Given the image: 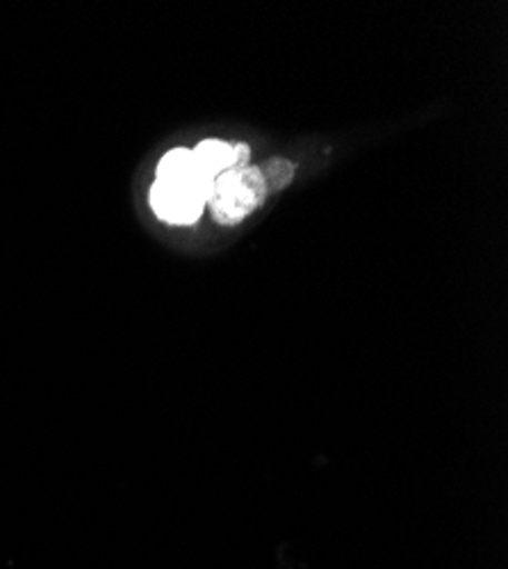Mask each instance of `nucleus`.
Returning a JSON list of instances; mask_svg holds the SVG:
<instances>
[{"instance_id":"obj_1","label":"nucleus","mask_w":508,"mask_h":569,"mask_svg":"<svg viewBox=\"0 0 508 569\" xmlns=\"http://www.w3.org/2000/svg\"><path fill=\"white\" fill-rule=\"evenodd\" d=\"M267 184L260 169H228L215 178L208 208L223 226H236L265 203Z\"/></svg>"},{"instance_id":"obj_4","label":"nucleus","mask_w":508,"mask_h":569,"mask_svg":"<svg viewBox=\"0 0 508 569\" xmlns=\"http://www.w3.org/2000/svg\"><path fill=\"white\" fill-rule=\"evenodd\" d=\"M262 178H265V184H267V192L271 189V192H279V189L288 187L295 178V164L283 160V158H273L269 160L262 169H260Z\"/></svg>"},{"instance_id":"obj_2","label":"nucleus","mask_w":508,"mask_h":569,"mask_svg":"<svg viewBox=\"0 0 508 569\" xmlns=\"http://www.w3.org/2000/svg\"><path fill=\"white\" fill-rule=\"evenodd\" d=\"M208 199L210 197L201 187L176 178H156L149 194L156 217L176 226L199 221L208 206Z\"/></svg>"},{"instance_id":"obj_5","label":"nucleus","mask_w":508,"mask_h":569,"mask_svg":"<svg viewBox=\"0 0 508 569\" xmlns=\"http://www.w3.org/2000/svg\"><path fill=\"white\" fill-rule=\"evenodd\" d=\"M233 153H236V169L247 167V162H249V147L247 144H236Z\"/></svg>"},{"instance_id":"obj_3","label":"nucleus","mask_w":508,"mask_h":569,"mask_svg":"<svg viewBox=\"0 0 508 569\" xmlns=\"http://www.w3.org/2000/svg\"><path fill=\"white\" fill-rule=\"evenodd\" d=\"M197 162L201 164V169L215 180L217 176H221L228 169H236V153L233 147L223 144L219 139H206L201 144L192 151Z\"/></svg>"}]
</instances>
